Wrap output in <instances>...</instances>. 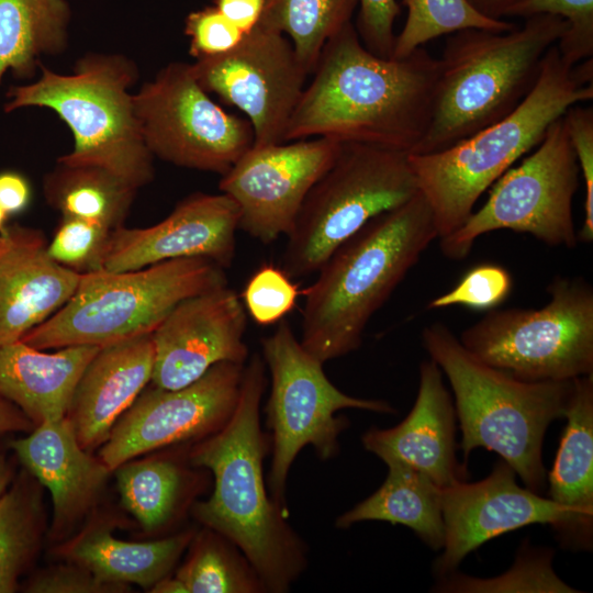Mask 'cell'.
<instances>
[{
  "instance_id": "obj_13",
  "label": "cell",
  "mask_w": 593,
  "mask_h": 593,
  "mask_svg": "<svg viewBox=\"0 0 593 593\" xmlns=\"http://www.w3.org/2000/svg\"><path fill=\"white\" fill-rule=\"evenodd\" d=\"M133 99L149 152L176 166L223 176L254 145L249 121L221 108L191 64L167 65Z\"/></svg>"
},
{
  "instance_id": "obj_44",
  "label": "cell",
  "mask_w": 593,
  "mask_h": 593,
  "mask_svg": "<svg viewBox=\"0 0 593 593\" xmlns=\"http://www.w3.org/2000/svg\"><path fill=\"white\" fill-rule=\"evenodd\" d=\"M31 198L27 180L18 172L0 174V206L9 215L23 211Z\"/></svg>"
},
{
  "instance_id": "obj_35",
  "label": "cell",
  "mask_w": 593,
  "mask_h": 593,
  "mask_svg": "<svg viewBox=\"0 0 593 593\" xmlns=\"http://www.w3.org/2000/svg\"><path fill=\"white\" fill-rule=\"evenodd\" d=\"M552 556L553 553L548 549L525 547V551L519 552L513 567L502 575L478 579L455 571L438 578L434 591L449 593L578 592L555 573Z\"/></svg>"
},
{
  "instance_id": "obj_18",
  "label": "cell",
  "mask_w": 593,
  "mask_h": 593,
  "mask_svg": "<svg viewBox=\"0 0 593 593\" xmlns=\"http://www.w3.org/2000/svg\"><path fill=\"white\" fill-rule=\"evenodd\" d=\"M445 544L434 562L438 578L455 572L460 562L488 540L532 525L553 529L561 519L558 505L516 483V472L497 461L481 481H460L441 488Z\"/></svg>"
},
{
  "instance_id": "obj_38",
  "label": "cell",
  "mask_w": 593,
  "mask_h": 593,
  "mask_svg": "<svg viewBox=\"0 0 593 593\" xmlns=\"http://www.w3.org/2000/svg\"><path fill=\"white\" fill-rule=\"evenodd\" d=\"M298 286L280 268L264 265L247 281L243 300L255 323L270 325L282 320L295 305Z\"/></svg>"
},
{
  "instance_id": "obj_29",
  "label": "cell",
  "mask_w": 593,
  "mask_h": 593,
  "mask_svg": "<svg viewBox=\"0 0 593 593\" xmlns=\"http://www.w3.org/2000/svg\"><path fill=\"white\" fill-rule=\"evenodd\" d=\"M137 190L94 166L57 163L44 179L47 203L64 217L87 220L111 231L123 226Z\"/></svg>"
},
{
  "instance_id": "obj_39",
  "label": "cell",
  "mask_w": 593,
  "mask_h": 593,
  "mask_svg": "<svg viewBox=\"0 0 593 593\" xmlns=\"http://www.w3.org/2000/svg\"><path fill=\"white\" fill-rule=\"evenodd\" d=\"M512 289L510 272L497 265L484 264L470 269L447 293L432 300L427 307L462 305L489 310L502 303Z\"/></svg>"
},
{
  "instance_id": "obj_20",
  "label": "cell",
  "mask_w": 593,
  "mask_h": 593,
  "mask_svg": "<svg viewBox=\"0 0 593 593\" xmlns=\"http://www.w3.org/2000/svg\"><path fill=\"white\" fill-rule=\"evenodd\" d=\"M456 412L443 371L429 359L419 366L415 403L407 416L392 428L372 427L361 437L366 450L385 465L401 463L427 475L439 488L467 477L456 457Z\"/></svg>"
},
{
  "instance_id": "obj_1",
  "label": "cell",
  "mask_w": 593,
  "mask_h": 593,
  "mask_svg": "<svg viewBox=\"0 0 593 593\" xmlns=\"http://www.w3.org/2000/svg\"><path fill=\"white\" fill-rule=\"evenodd\" d=\"M439 71L423 47L404 58L374 55L350 21L326 42L283 143L327 137L412 154L429 126Z\"/></svg>"
},
{
  "instance_id": "obj_24",
  "label": "cell",
  "mask_w": 593,
  "mask_h": 593,
  "mask_svg": "<svg viewBox=\"0 0 593 593\" xmlns=\"http://www.w3.org/2000/svg\"><path fill=\"white\" fill-rule=\"evenodd\" d=\"M567 425L549 478V499L560 508L553 528L560 545L589 550L593 538V373L573 379Z\"/></svg>"
},
{
  "instance_id": "obj_50",
  "label": "cell",
  "mask_w": 593,
  "mask_h": 593,
  "mask_svg": "<svg viewBox=\"0 0 593 593\" xmlns=\"http://www.w3.org/2000/svg\"><path fill=\"white\" fill-rule=\"evenodd\" d=\"M7 219H8V214L0 206V231L4 228Z\"/></svg>"
},
{
  "instance_id": "obj_42",
  "label": "cell",
  "mask_w": 593,
  "mask_h": 593,
  "mask_svg": "<svg viewBox=\"0 0 593 593\" xmlns=\"http://www.w3.org/2000/svg\"><path fill=\"white\" fill-rule=\"evenodd\" d=\"M128 585L110 583L76 563L59 564L35 573L26 583L30 593H121Z\"/></svg>"
},
{
  "instance_id": "obj_12",
  "label": "cell",
  "mask_w": 593,
  "mask_h": 593,
  "mask_svg": "<svg viewBox=\"0 0 593 593\" xmlns=\"http://www.w3.org/2000/svg\"><path fill=\"white\" fill-rule=\"evenodd\" d=\"M536 147L494 182L481 209L440 238L446 257L463 259L481 235L496 230L527 233L549 246L577 245L572 203L581 174L562 116Z\"/></svg>"
},
{
  "instance_id": "obj_47",
  "label": "cell",
  "mask_w": 593,
  "mask_h": 593,
  "mask_svg": "<svg viewBox=\"0 0 593 593\" xmlns=\"http://www.w3.org/2000/svg\"><path fill=\"white\" fill-rule=\"evenodd\" d=\"M468 1L481 14L491 19H495V20H503V18H506L507 11L518 0H468Z\"/></svg>"
},
{
  "instance_id": "obj_28",
  "label": "cell",
  "mask_w": 593,
  "mask_h": 593,
  "mask_svg": "<svg viewBox=\"0 0 593 593\" xmlns=\"http://www.w3.org/2000/svg\"><path fill=\"white\" fill-rule=\"evenodd\" d=\"M67 0H0V85L4 74L26 78L38 57L66 47Z\"/></svg>"
},
{
  "instance_id": "obj_31",
  "label": "cell",
  "mask_w": 593,
  "mask_h": 593,
  "mask_svg": "<svg viewBox=\"0 0 593 593\" xmlns=\"http://www.w3.org/2000/svg\"><path fill=\"white\" fill-rule=\"evenodd\" d=\"M37 480L25 469L0 497V593H13L30 567L44 529Z\"/></svg>"
},
{
  "instance_id": "obj_41",
  "label": "cell",
  "mask_w": 593,
  "mask_h": 593,
  "mask_svg": "<svg viewBox=\"0 0 593 593\" xmlns=\"http://www.w3.org/2000/svg\"><path fill=\"white\" fill-rule=\"evenodd\" d=\"M562 120L572 144L581 178L584 182V222L579 239L593 240V109L592 107H570Z\"/></svg>"
},
{
  "instance_id": "obj_26",
  "label": "cell",
  "mask_w": 593,
  "mask_h": 593,
  "mask_svg": "<svg viewBox=\"0 0 593 593\" xmlns=\"http://www.w3.org/2000/svg\"><path fill=\"white\" fill-rule=\"evenodd\" d=\"M194 535L193 530H184L157 540L134 542L115 538L111 525L93 524L70 540L61 555L102 581L152 589L169 575Z\"/></svg>"
},
{
  "instance_id": "obj_36",
  "label": "cell",
  "mask_w": 593,
  "mask_h": 593,
  "mask_svg": "<svg viewBox=\"0 0 593 593\" xmlns=\"http://www.w3.org/2000/svg\"><path fill=\"white\" fill-rule=\"evenodd\" d=\"M552 14L562 18L568 29L557 42L562 59L575 65L593 56V0H518L506 16L530 18Z\"/></svg>"
},
{
  "instance_id": "obj_23",
  "label": "cell",
  "mask_w": 593,
  "mask_h": 593,
  "mask_svg": "<svg viewBox=\"0 0 593 593\" xmlns=\"http://www.w3.org/2000/svg\"><path fill=\"white\" fill-rule=\"evenodd\" d=\"M152 333L100 347L81 374L67 413L80 446L90 451L152 380Z\"/></svg>"
},
{
  "instance_id": "obj_4",
  "label": "cell",
  "mask_w": 593,
  "mask_h": 593,
  "mask_svg": "<svg viewBox=\"0 0 593 593\" xmlns=\"http://www.w3.org/2000/svg\"><path fill=\"white\" fill-rule=\"evenodd\" d=\"M592 99L593 58L572 66L553 45L534 88L511 114L443 150L407 154L418 191L432 210L437 238L460 228L482 193L537 146L570 107Z\"/></svg>"
},
{
  "instance_id": "obj_25",
  "label": "cell",
  "mask_w": 593,
  "mask_h": 593,
  "mask_svg": "<svg viewBox=\"0 0 593 593\" xmlns=\"http://www.w3.org/2000/svg\"><path fill=\"white\" fill-rule=\"evenodd\" d=\"M99 349L77 345L45 353L23 340L0 346V398L35 426L65 417L77 383Z\"/></svg>"
},
{
  "instance_id": "obj_14",
  "label": "cell",
  "mask_w": 593,
  "mask_h": 593,
  "mask_svg": "<svg viewBox=\"0 0 593 593\" xmlns=\"http://www.w3.org/2000/svg\"><path fill=\"white\" fill-rule=\"evenodd\" d=\"M191 67L206 92L245 113L255 146L283 143L309 76L287 36L257 24L228 53Z\"/></svg>"
},
{
  "instance_id": "obj_46",
  "label": "cell",
  "mask_w": 593,
  "mask_h": 593,
  "mask_svg": "<svg viewBox=\"0 0 593 593\" xmlns=\"http://www.w3.org/2000/svg\"><path fill=\"white\" fill-rule=\"evenodd\" d=\"M36 426L14 404L0 398V435L12 432H31Z\"/></svg>"
},
{
  "instance_id": "obj_17",
  "label": "cell",
  "mask_w": 593,
  "mask_h": 593,
  "mask_svg": "<svg viewBox=\"0 0 593 593\" xmlns=\"http://www.w3.org/2000/svg\"><path fill=\"white\" fill-rule=\"evenodd\" d=\"M246 324L244 305L227 286L181 301L152 333L153 385L180 389L216 363L245 365Z\"/></svg>"
},
{
  "instance_id": "obj_5",
  "label": "cell",
  "mask_w": 593,
  "mask_h": 593,
  "mask_svg": "<svg viewBox=\"0 0 593 593\" xmlns=\"http://www.w3.org/2000/svg\"><path fill=\"white\" fill-rule=\"evenodd\" d=\"M422 342L449 380L463 458L477 448L494 451L538 493L546 480L544 437L564 417L573 380L517 379L481 361L443 323L426 326Z\"/></svg>"
},
{
  "instance_id": "obj_10",
  "label": "cell",
  "mask_w": 593,
  "mask_h": 593,
  "mask_svg": "<svg viewBox=\"0 0 593 593\" xmlns=\"http://www.w3.org/2000/svg\"><path fill=\"white\" fill-rule=\"evenodd\" d=\"M261 353L271 377L266 425L271 432V467L267 486L276 504L289 515L286 485L292 462L305 446H312L322 460L339 451L338 437L348 419L335 416L344 409L394 414L382 400L350 396L337 389L323 370V362L298 340L287 321L261 339Z\"/></svg>"
},
{
  "instance_id": "obj_6",
  "label": "cell",
  "mask_w": 593,
  "mask_h": 593,
  "mask_svg": "<svg viewBox=\"0 0 593 593\" xmlns=\"http://www.w3.org/2000/svg\"><path fill=\"white\" fill-rule=\"evenodd\" d=\"M567 29L562 18L538 14L507 32L452 33L439 58L429 126L412 154L448 148L511 114L534 88L546 53Z\"/></svg>"
},
{
  "instance_id": "obj_19",
  "label": "cell",
  "mask_w": 593,
  "mask_h": 593,
  "mask_svg": "<svg viewBox=\"0 0 593 593\" xmlns=\"http://www.w3.org/2000/svg\"><path fill=\"white\" fill-rule=\"evenodd\" d=\"M239 210L225 193H194L161 222L111 232L102 270H136L166 260L205 258L228 268L236 251Z\"/></svg>"
},
{
  "instance_id": "obj_45",
  "label": "cell",
  "mask_w": 593,
  "mask_h": 593,
  "mask_svg": "<svg viewBox=\"0 0 593 593\" xmlns=\"http://www.w3.org/2000/svg\"><path fill=\"white\" fill-rule=\"evenodd\" d=\"M264 4L265 0H214V7L244 33L257 25Z\"/></svg>"
},
{
  "instance_id": "obj_2",
  "label": "cell",
  "mask_w": 593,
  "mask_h": 593,
  "mask_svg": "<svg viewBox=\"0 0 593 593\" xmlns=\"http://www.w3.org/2000/svg\"><path fill=\"white\" fill-rule=\"evenodd\" d=\"M266 365L254 354L244 367L239 396L227 423L198 440L188 461L214 478L210 497L193 516L231 540L258 572L266 592L286 593L307 567V547L272 500L264 478L270 437L260 427Z\"/></svg>"
},
{
  "instance_id": "obj_33",
  "label": "cell",
  "mask_w": 593,
  "mask_h": 593,
  "mask_svg": "<svg viewBox=\"0 0 593 593\" xmlns=\"http://www.w3.org/2000/svg\"><path fill=\"white\" fill-rule=\"evenodd\" d=\"M191 545L175 574L186 593H266L246 556L220 533L205 527L193 536Z\"/></svg>"
},
{
  "instance_id": "obj_3",
  "label": "cell",
  "mask_w": 593,
  "mask_h": 593,
  "mask_svg": "<svg viewBox=\"0 0 593 593\" xmlns=\"http://www.w3.org/2000/svg\"><path fill=\"white\" fill-rule=\"evenodd\" d=\"M437 238L418 191L338 246L305 291L301 344L323 363L359 348L366 326Z\"/></svg>"
},
{
  "instance_id": "obj_34",
  "label": "cell",
  "mask_w": 593,
  "mask_h": 593,
  "mask_svg": "<svg viewBox=\"0 0 593 593\" xmlns=\"http://www.w3.org/2000/svg\"><path fill=\"white\" fill-rule=\"evenodd\" d=\"M407 16L395 36L393 58H404L438 36L466 29L507 32L517 25L481 14L468 0H403Z\"/></svg>"
},
{
  "instance_id": "obj_7",
  "label": "cell",
  "mask_w": 593,
  "mask_h": 593,
  "mask_svg": "<svg viewBox=\"0 0 593 593\" xmlns=\"http://www.w3.org/2000/svg\"><path fill=\"white\" fill-rule=\"evenodd\" d=\"M38 80L9 89L5 112L26 107L53 110L68 125L74 148L57 163L105 169L136 189L154 179V156L143 138L130 88L136 66L120 55L91 54L74 72L42 66Z\"/></svg>"
},
{
  "instance_id": "obj_21",
  "label": "cell",
  "mask_w": 593,
  "mask_h": 593,
  "mask_svg": "<svg viewBox=\"0 0 593 593\" xmlns=\"http://www.w3.org/2000/svg\"><path fill=\"white\" fill-rule=\"evenodd\" d=\"M80 277L49 256L40 231L4 226L0 231V346L21 340L64 306Z\"/></svg>"
},
{
  "instance_id": "obj_11",
  "label": "cell",
  "mask_w": 593,
  "mask_h": 593,
  "mask_svg": "<svg viewBox=\"0 0 593 593\" xmlns=\"http://www.w3.org/2000/svg\"><path fill=\"white\" fill-rule=\"evenodd\" d=\"M538 310L492 311L459 340L481 361L524 381H569L593 373V289L557 278Z\"/></svg>"
},
{
  "instance_id": "obj_22",
  "label": "cell",
  "mask_w": 593,
  "mask_h": 593,
  "mask_svg": "<svg viewBox=\"0 0 593 593\" xmlns=\"http://www.w3.org/2000/svg\"><path fill=\"white\" fill-rule=\"evenodd\" d=\"M10 447L51 492L54 537L69 532L89 512L112 472L80 446L67 416L37 425Z\"/></svg>"
},
{
  "instance_id": "obj_9",
  "label": "cell",
  "mask_w": 593,
  "mask_h": 593,
  "mask_svg": "<svg viewBox=\"0 0 593 593\" xmlns=\"http://www.w3.org/2000/svg\"><path fill=\"white\" fill-rule=\"evenodd\" d=\"M417 192L407 154L342 143L338 156L307 193L287 235L282 270L291 279L316 273L371 219Z\"/></svg>"
},
{
  "instance_id": "obj_49",
  "label": "cell",
  "mask_w": 593,
  "mask_h": 593,
  "mask_svg": "<svg viewBox=\"0 0 593 593\" xmlns=\"http://www.w3.org/2000/svg\"><path fill=\"white\" fill-rule=\"evenodd\" d=\"M153 593H186L183 584L176 577H165L149 590Z\"/></svg>"
},
{
  "instance_id": "obj_27",
  "label": "cell",
  "mask_w": 593,
  "mask_h": 593,
  "mask_svg": "<svg viewBox=\"0 0 593 593\" xmlns=\"http://www.w3.org/2000/svg\"><path fill=\"white\" fill-rule=\"evenodd\" d=\"M381 486L336 519L337 528L365 521H382L412 529L433 550L445 544L441 488L424 473L401 463H390Z\"/></svg>"
},
{
  "instance_id": "obj_48",
  "label": "cell",
  "mask_w": 593,
  "mask_h": 593,
  "mask_svg": "<svg viewBox=\"0 0 593 593\" xmlns=\"http://www.w3.org/2000/svg\"><path fill=\"white\" fill-rule=\"evenodd\" d=\"M12 480H13V468L7 457L4 449L0 447V497L9 489Z\"/></svg>"
},
{
  "instance_id": "obj_15",
  "label": "cell",
  "mask_w": 593,
  "mask_h": 593,
  "mask_svg": "<svg viewBox=\"0 0 593 593\" xmlns=\"http://www.w3.org/2000/svg\"><path fill=\"white\" fill-rule=\"evenodd\" d=\"M244 367L224 361L183 388L143 390L113 425L99 458L113 471L136 456L216 433L236 407Z\"/></svg>"
},
{
  "instance_id": "obj_43",
  "label": "cell",
  "mask_w": 593,
  "mask_h": 593,
  "mask_svg": "<svg viewBox=\"0 0 593 593\" xmlns=\"http://www.w3.org/2000/svg\"><path fill=\"white\" fill-rule=\"evenodd\" d=\"M356 31L365 47L377 56L391 58L395 42L394 22L400 14L395 0H359Z\"/></svg>"
},
{
  "instance_id": "obj_16",
  "label": "cell",
  "mask_w": 593,
  "mask_h": 593,
  "mask_svg": "<svg viewBox=\"0 0 593 593\" xmlns=\"http://www.w3.org/2000/svg\"><path fill=\"white\" fill-rule=\"evenodd\" d=\"M340 148L342 143L327 137L253 145L219 183L238 206V228L265 245L287 236L307 193Z\"/></svg>"
},
{
  "instance_id": "obj_37",
  "label": "cell",
  "mask_w": 593,
  "mask_h": 593,
  "mask_svg": "<svg viewBox=\"0 0 593 593\" xmlns=\"http://www.w3.org/2000/svg\"><path fill=\"white\" fill-rule=\"evenodd\" d=\"M111 232L94 222L63 216L47 251L57 264L78 273L99 271Z\"/></svg>"
},
{
  "instance_id": "obj_40",
  "label": "cell",
  "mask_w": 593,
  "mask_h": 593,
  "mask_svg": "<svg viewBox=\"0 0 593 593\" xmlns=\"http://www.w3.org/2000/svg\"><path fill=\"white\" fill-rule=\"evenodd\" d=\"M184 33L189 37V54L195 60L228 53L245 34L214 5L189 13Z\"/></svg>"
},
{
  "instance_id": "obj_32",
  "label": "cell",
  "mask_w": 593,
  "mask_h": 593,
  "mask_svg": "<svg viewBox=\"0 0 593 593\" xmlns=\"http://www.w3.org/2000/svg\"><path fill=\"white\" fill-rule=\"evenodd\" d=\"M359 0H265L257 24L289 38L309 75L314 71L326 42L351 16Z\"/></svg>"
},
{
  "instance_id": "obj_30",
  "label": "cell",
  "mask_w": 593,
  "mask_h": 593,
  "mask_svg": "<svg viewBox=\"0 0 593 593\" xmlns=\"http://www.w3.org/2000/svg\"><path fill=\"white\" fill-rule=\"evenodd\" d=\"M112 472L123 506L146 532L172 523L192 495V473L170 458L126 461Z\"/></svg>"
},
{
  "instance_id": "obj_8",
  "label": "cell",
  "mask_w": 593,
  "mask_h": 593,
  "mask_svg": "<svg viewBox=\"0 0 593 593\" xmlns=\"http://www.w3.org/2000/svg\"><path fill=\"white\" fill-rule=\"evenodd\" d=\"M224 286V268L205 258L82 273L66 304L21 340L41 350L77 345L103 347L153 333L181 301Z\"/></svg>"
}]
</instances>
